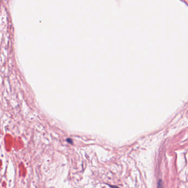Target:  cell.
<instances>
[{
  "mask_svg": "<svg viewBox=\"0 0 188 188\" xmlns=\"http://www.w3.org/2000/svg\"><path fill=\"white\" fill-rule=\"evenodd\" d=\"M157 188H163V184L161 180H159L158 181V185H157Z\"/></svg>",
  "mask_w": 188,
  "mask_h": 188,
  "instance_id": "1",
  "label": "cell"
},
{
  "mask_svg": "<svg viewBox=\"0 0 188 188\" xmlns=\"http://www.w3.org/2000/svg\"><path fill=\"white\" fill-rule=\"evenodd\" d=\"M66 141H67V142H68L69 144H73V141L72 140L71 138H67V140H66Z\"/></svg>",
  "mask_w": 188,
  "mask_h": 188,
  "instance_id": "2",
  "label": "cell"
}]
</instances>
